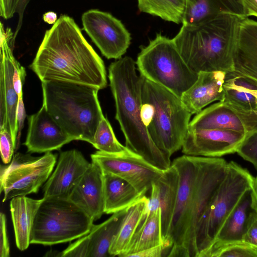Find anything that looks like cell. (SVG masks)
<instances>
[{
  "label": "cell",
  "instance_id": "1",
  "mask_svg": "<svg viewBox=\"0 0 257 257\" xmlns=\"http://www.w3.org/2000/svg\"><path fill=\"white\" fill-rule=\"evenodd\" d=\"M228 162L219 157L184 155L171 165L179 176L175 210L166 242L167 256L196 257L198 223L223 179Z\"/></svg>",
  "mask_w": 257,
  "mask_h": 257
},
{
  "label": "cell",
  "instance_id": "2",
  "mask_svg": "<svg viewBox=\"0 0 257 257\" xmlns=\"http://www.w3.org/2000/svg\"><path fill=\"white\" fill-rule=\"evenodd\" d=\"M30 67L41 82H70L99 90L107 83L103 60L74 20L65 15L46 31Z\"/></svg>",
  "mask_w": 257,
  "mask_h": 257
},
{
  "label": "cell",
  "instance_id": "3",
  "mask_svg": "<svg viewBox=\"0 0 257 257\" xmlns=\"http://www.w3.org/2000/svg\"><path fill=\"white\" fill-rule=\"evenodd\" d=\"M136 62L128 56L111 63L108 68L110 87L115 105V119L125 140V146L148 163L164 171L170 167V157L152 141L141 114L143 77L137 73Z\"/></svg>",
  "mask_w": 257,
  "mask_h": 257
},
{
  "label": "cell",
  "instance_id": "4",
  "mask_svg": "<svg viewBox=\"0 0 257 257\" xmlns=\"http://www.w3.org/2000/svg\"><path fill=\"white\" fill-rule=\"evenodd\" d=\"M243 17L224 12L196 24H182L173 39L189 67L197 74L232 72L234 47Z\"/></svg>",
  "mask_w": 257,
  "mask_h": 257
},
{
  "label": "cell",
  "instance_id": "5",
  "mask_svg": "<svg viewBox=\"0 0 257 257\" xmlns=\"http://www.w3.org/2000/svg\"><path fill=\"white\" fill-rule=\"evenodd\" d=\"M43 104L60 127L73 140L92 144L103 117L98 88L61 81H42Z\"/></svg>",
  "mask_w": 257,
  "mask_h": 257
},
{
  "label": "cell",
  "instance_id": "6",
  "mask_svg": "<svg viewBox=\"0 0 257 257\" xmlns=\"http://www.w3.org/2000/svg\"><path fill=\"white\" fill-rule=\"evenodd\" d=\"M141 114L152 141L165 154L171 157L182 148L192 114L180 97L143 77Z\"/></svg>",
  "mask_w": 257,
  "mask_h": 257
},
{
  "label": "cell",
  "instance_id": "7",
  "mask_svg": "<svg viewBox=\"0 0 257 257\" xmlns=\"http://www.w3.org/2000/svg\"><path fill=\"white\" fill-rule=\"evenodd\" d=\"M136 63L141 76L180 98L198 78V74L184 60L173 39L161 33L141 48Z\"/></svg>",
  "mask_w": 257,
  "mask_h": 257
},
{
  "label": "cell",
  "instance_id": "8",
  "mask_svg": "<svg viewBox=\"0 0 257 257\" xmlns=\"http://www.w3.org/2000/svg\"><path fill=\"white\" fill-rule=\"evenodd\" d=\"M253 179L247 169L233 161L228 163L224 176L198 223L196 257L213 243L227 218L251 190Z\"/></svg>",
  "mask_w": 257,
  "mask_h": 257
},
{
  "label": "cell",
  "instance_id": "9",
  "mask_svg": "<svg viewBox=\"0 0 257 257\" xmlns=\"http://www.w3.org/2000/svg\"><path fill=\"white\" fill-rule=\"evenodd\" d=\"M94 220L69 198L43 197L35 217L30 243L52 245L88 234Z\"/></svg>",
  "mask_w": 257,
  "mask_h": 257
},
{
  "label": "cell",
  "instance_id": "10",
  "mask_svg": "<svg viewBox=\"0 0 257 257\" xmlns=\"http://www.w3.org/2000/svg\"><path fill=\"white\" fill-rule=\"evenodd\" d=\"M57 155L51 152L41 157L17 153L11 163L1 165V193L3 202L18 196L37 193L46 182L55 167Z\"/></svg>",
  "mask_w": 257,
  "mask_h": 257
},
{
  "label": "cell",
  "instance_id": "11",
  "mask_svg": "<svg viewBox=\"0 0 257 257\" xmlns=\"http://www.w3.org/2000/svg\"><path fill=\"white\" fill-rule=\"evenodd\" d=\"M81 20L83 30L107 59H118L125 53L131 35L119 20L95 9L84 12Z\"/></svg>",
  "mask_w": 257,
  "mask_h": 257
},
{
  "label": "cell",
  "instance_id": "12",
  "mask_svg": "<svg viewBox=\"0 0 257 257\" xmlns=\"http://www.w3.org/2000/svg\"><path fill=\"white\" fill-rule=\"evenodd\" d=\"M90 156L92 162L97 164L103 172L123 178L143 196L150 191L152 184L164 173L131 150L119 155L97 151Z\"/></svg>",
  "mask_w": 257,
  "mask_h": 257
},
{
  "label": "cell",
  "instance_id": "13",
  "mask_svg": "<svg viewBox=\"0 0 257 257\" xmlns=\"http://www.w3.org/2000/svg\"><path fill=\"white\" fill-rule=\"evenodd\" d=\"M0 30V128L8 129L17 144L19 96L13 83L14 34L9 28L5 30L2 23Z\"/></svg>",
  "mask_w": 257,
  "mask_h": 257
},
{
  "label": "cell",
  "instance_id": "14",
  "mask_svg": "<svg viewBox=\"0 0 257 257\" xmlns=\"http://www.w3.org/2000/svg\"><path fill=\"white\" fill-rule=\"evenodd\" d=\"M246 136L232 130L188 129L182 152L189 156L220 157L236 153Z\"/></svg>",
  "mask_w": 257,
  "mask_h": 257
},
{
  "label": "cell",
  "instance_id": "15",
  "mask_svg": "<svg viewBox=\"0 0 257 257\" xmlns=\"http://www.w3.org/2000/svg\"><path fill=\"white\" fill-rule=\"evenodd\" d=\"M202 129L232 130L247 136L257 130V113L242 111L218 101L202 109L190 121L189 130Z\"/></svg>",
  "mask_w": 257,
  "mask_h": 257
},
{
  "label": "cell",
  "instance_id": "16",
  "mask_svg": "<svg viewBox=\"0 0 257 257\" xmlns=\"http://www.w3.org/2000/svg\"><path fill=\"white\" fill-rule=\"evenodd\" d=\"M90 165L76 149L61 152L56 168L44 184V197L69 198Z\"/></svg>",
  "mask_w": 257,
  "mask_h": 257
},
{
  "label": "cell",
  "instance_id": "17",
  "mask_svg": "<svg viewBox=\"0 0 257 257\" xmlns=\"http://www.w3.org/2000/svg\"><path fill=\"white\" fill-rule=\"evenodd\" d=\"M28 129L25 145L28 152L47 153L60 149L73 141L57 123L42 104L39 110L28 116Z\"/></svg>",
  "mask_w": 257,
  "mask_h": 257
},
{
  "label": "cell",
  "instance_id": "18",
  "mask_svg": "<svg viewBox=\"0 0 257 257\" xmlns=\"http://www.w3.org/2000/svg\"><path fill=\"white\" fill-rule=\"evenodd\" d=\"M69 199L94 221L104 213L103 171L97 164L90 163Z\"/></svg>",
  "mask_w": 257,
  "mask_h": 257
},
{
  "label": "cell",
  "instance_id": "19",
  "mask_svg": "<svg viewBox=\"0 0 257 257\" xmlns=\"http://www.w3.org/2000/svg\"><path fill=\"white\" fill-rule=\"evenodd\" d=\"M233 72L257 84V21L242 17L233 53Z\"/></svg>",
  "mask_w": 257,
  "mask_h": 257
},
{
  "label": "cell",
  "instance_id": "20",
  "mask_svg": "<svg viewBox=\"0 0 257 257\" xmlns=\"http://www.w3.org/2000/svg\"><path fill=\"white\" fill-rule=\"evenodd\" d=\"M226 73L220 71L198 73L196 81L181 97L182 102L192 114H196L213 102L223 100V85Z\"/></svg>",
  "mask_w": 257,
  "mask_h": 257
},
{
  "label": "cell",
  "instance_id": "21",
  "mask_svg": "<svg viewBox=\"0 0 257 257\" xmlns=\"http://www.w3.org/2000/svg\"><path fill=\"white\" fill-rule=\"evenodd\" d=\"M24 196L15 197L10 201V211L13 223L16 243L21 251L30 243L32 229L37 210L42 202Z\"/></svg>",
  "mask_w": 257,
  "mask_h": 257
},
{
  "label": "cell",
  "instance_id": "22",
  "mask_svg": "<svg viewBox=\"0 0 257 257\" xmlns=\"http://www.w3.org/2000/svg\"><path fill=\"white\" fill-rule=\"evenodd\" d=\"M103 178L104 213L113 214L127 208L144 196L118 176L103 171Z\"/></svg>",
  "mask_w": 257,
  "mask_h": 257
},
{
  "label": "cell",
  "instance_id": "23",
  "mask_svg": "<svg viewBox=\"0 0 257 257\" xmlns=\"http://www.w3.org/2000/svg\"><path fill=\"white\" fill-rule=\"evenodd\" d=\"M162 244L166 245L169 251L162 234L161 209L147 211L120 257H131L136 252Z\"/></svg>",
  "mask_w": 257,
  "mask_h": 257
},
{
  "label": "cell",
  "instance_id": "24",
  "mask_svg": "<svg viewBox=\"0 0 257 257\" xmlns=\"http://www.w3.org/2000/svg\"><path fill=\"white\" fill-rule=\"evenodd\" d=\"M178 183V172L172 165L156 182L161 211L162 234L166 243L176 206Z\"/></svg>",
  "mask_w": 257,
  "mask_h": 257
},
{
  "label": "cell",
  "instance_id": "25",
  "mask_svg": "<svg viewBox=\"0 0 257 257\" xmlns=\"http://www.w3.org/2000/svg\"><path fill=\"white\" fill-rule=\"evenodd\" d=\"M127 208L114 213L102 223L93 225L88 234L89 238L88 257L110 256L109 250L118 233Z\"/></svg>",
  "mask_w": 257,
  "mask_h": 257
},
{
  "label": "cell",
  "instance_id": "26",
  "mask_svg": "<svg viewBox=\"0 0 257 257\" xmlns=\"http://www.w3.org/2000/svg\"><path fill=\"white\" fill-rule=\"evenodd\" d=\"M148 202L149 197L145 195L127 208L119 230L110 247V256H120L124 251L148 211Z\"/></svg>",
  "mask_w": 257,
  "mask_h": 257
},
{
  "label": "cell",
  "instance_id": "27",
  "mask_svg": "<svg viewBox=\"0 0 257 257\" xmlns=\"http://www.w3.org/2000/svg\"><path fill=\"white\" fill-rule=\"evenodd\" d=\"M250 191L244 195L227 218L214 242L242 240L250 216L254 211Z\"/></svg>",
  "mask_w": 257,
  "mask_h": 257
},
{
  "label": "cell",
  "instance_id": "28",
  "mask_svg": "<svg viewBox=\"0 0 257 257\" xmlns=\"http://www.w3.org/2000/svg\"><path fill=\"white\" fill-rule=\"evenodd\" d=\"M246 78L233 72H227L223 87L222 101L239 110L257 113V99L247 89Z\"/></svg>",
  "mask_w": 257,
  "mask_h": 257
},
{
  "label": "cell",
  "instance_id": "29",
  "mask_svg": "<svg viewBox=\"0 0 257 257\" xmlns=\"http://www.w3.org/2000/svg\"><path fill=\"white\" fill-rule=\"evenodd\" d=\"M139 11L179 24L182 23L186 0H137Z\"/></svg>",
  "mask_w": 257,
  "mask_h": 257
},
{
  "label": "cell",
  "instance_id": "30",
  "mask_svg": "<svg viewBox=\"0 0 257 257\" xmlns=\"http://www.w3.org/2000/svg\"><path fill=\"white\" fill-rule=\"evenodd\" d=\"M257 257V246L243 240L214 242L200 257Z\"/></svg>",
  "mask_w": 257,
  "mask_h": 257
},
{
  "label": "cell",
  "instance_id": "31",
  "mask_svg": "<svg viewBox=\"0 0 257 257\" xmlns=\"http://www.w3.org/2000/svg\"><path fill=\"white\" fill-rule=\"evenodd\" d=\"M92 145L98 151L109 154L119 155L130 151L117 140L109 122L104 116L98 124Z\"/></svg>",
  "mask_w": 257,
  "mask_h": 257
},
{
  "label": "cell",
  "instance_id": "32",
  "mask_svg": "<svg viewBox=\"0 0 257 257\" xmlns=\"http://www.w3.org/2000/svg\"><path fill=\"white\" fill-rule=\"evenodd\" d=\"M236 153L244 160L251 163L257 170V130L246 136Z\"/></svg>",
  "mask_w": 257,
  "mask_h": 257
},
{
  "label": "cell",
  "instance_id": "33",
  "mask_svg": "<svg viewBox=\"0 0 257 257\" xmlns=\"http://www.w3.org/2000/svg\"><path fill=\"white\" fill-rule=\"evenodd\" d=\"M17 144L14 141L10 132L7 128H0V151L3 162L10 163L13 157Z\"/></svg>",
  "mask_w": 257,
  "mask_h": 257
},
{
  "label": "cell",
  "instance_id": "34",
  "mask_svg": "<svg viewBox=\"0 0 257 257\" xmlns=\"http://www.w3.org/2000/svg\"><path fill=\"white\" fill-rule=\"evenodd\" d=\"M89 238L87 234L71 243L65 250L60 252V256L88 257Z\"/></svg>",
  "mask_w": 257,
  "mask_h": 257
},
{
  "label": "cell",
  "instance_id": "35",
  "mask_svg": "<svg viewBox=\"0 0 257 257\" xmlns=\"http://www.w3.org/2000/svg\"><path fill=\"white\" fill-rule=\"evenodd\" d=\"M242 240L257 246V212L251 213Z\"/></svg>",
  "mask_w": 257,
  "mask_h": 257
},
{
  "label": "cell",
  "instance_id": "36",
  "mask_svg": "<svg viewBox=\"0 0 257 257\" xmlns=\"http://www.w3.org/2000/svg\"><path fill=\"white\" fill-rule=\"evenodd\" d=\"M6 217L4 213L0 214V256L9 257L10 248L7 234Z\"/></svg>",
  "mask_w": 257,
  "mask_h": 257
},
{
  "label": "cell",
  "instance_id": "37",
  "mask_svg": "<svg viewBox=\"0 0 257 257\" xmlns=\"http://www.w3.org/2000/svg\"><path fill=\"white\" fill-rule=\"evenodd\" d=\"M26 75L25 68L21 66L16 59L14 62L13 83L15 89L19 96L23 94L22 87Z\"/></svg>",
  "mask_w": 257,
  "mask_h": 257
},
{
  "label": "cell",
  "instance_id": "38",
  "mask_svg": "<svg viewBox=\"0 0 257 257\" xmlns=\"http://www.w3.org/2000/svg\"><path fill=\"white\" fill-rule=\"evenodd\" d=\"M21 0H0V16L8 20L12 18Z\"/></svg>",
  "mask_w": 257,
  "mask_h": 257
},
{
  "label": "cell",
  "instance_id": "39",
  "mask_svg": "<svg viewBox=\"0 0 257 257\" xmlns=\"http://www.w3.org/2000/svg\"><path fill=\"white\" fill-rule=\"evenodd\" d=\"M166 250L169 252L168 247L164 245H160L154 246L147 249L136 252L133 254L132 256L138 257H161Z\"/></svg>",
  "mask_w": 257,
  "mask_h": 257
},
{
  "label": "cell",
  "instance_id": "40",
  "mask_svg": "<svg viewBox=\"0 0 257 257\" xmlns=\"http://www.w3.org/2000/svg\"><path fill=\"white\" fill-rule=\"evenodd\" d=\"M242 15L245 18H257V0H238Z\"/></svg>",
  "mask_w": 257,
  "mask_h": 257
},
{
  "label": "cell",
  "instance_id": "41",
  "mask_svg": "<svg viewBox=\"0 0 257 257\" xmlns=\"http://www.w3.org/2000/svg\"><path fill=\"white\" fill-rule=\"evenodd\" d=\"M26 111L23 100V94L19 96V101L17 110V122L18 126V134L17 137V148L19 144V141L23 127L24 120L26 117Z\"/></svg>",
  "mask_w": 257,
  "mask_h": 257
},
{
  "label": "cell",
  "instance_id": "42",
  "mask_svg": "<svg viewBox=\"0 0 257 257\" xmlns=\"http://www.w3.org/2000/svg\"><path fill=\"white\" fill-rule=\"evenodd\" d=\"M200 0H186V2H191ZM220 3L225 6L229 11L242 15V11L238 0H208Z\"/></svg>",
  "mask_w": 257,
  "mask_h": 257
},
{
  "label": "cell",
  "instance_id": "43",
  "mask_svg": "<svg viewBox=\"0 0 257 257\" xmlns=\"http://www.w3.org/2000/svg\"><path fill=\"white\" fill-rule=\"evenodd\" d=\"M250 195L252 207L257 212V176L254 177Z\"/></svg>",
  "mask_w": 257,
  "mask_h": 257
},
{
  "label": "cell",
  "instance_id": "44",
  "mask_svg": "<svg viewBox=\"0 0 257 257\" xmlns=\"http://www.w3.org/2000/svg\"><path fill=\"white\" fill-rule=\"evenodd\" d=\"M44 22L48 24H54L57 21V15L54 12H48L43 15Z\"/></svg>",
  "mask_w": 257,
  "mask_h": 257
},
{
  "label": "cell",
  "instance_id": "45",
  "mask_svg": "<svg viewBox=\"0 0 257 257\" xmlns=\"http://www.w3.org/2000/svg\"><path fill=\"white\" fill-rule=\"evenodd\" d=\"M246 78L247 91L257 99V84L250 79Z\"/></svg>",
  "mask_w": 257,
  "mask_h": 257
}]
</instances>
